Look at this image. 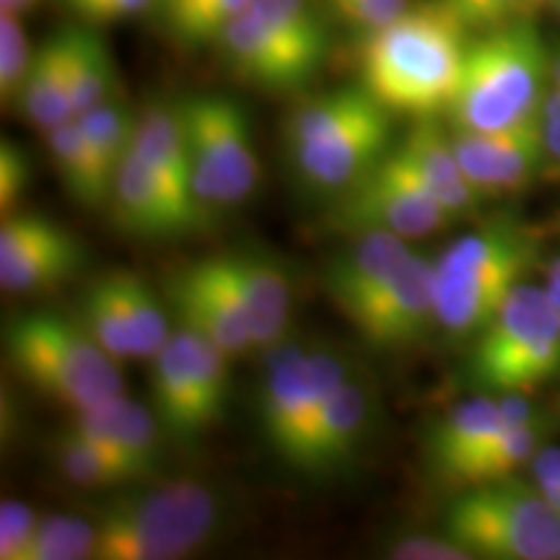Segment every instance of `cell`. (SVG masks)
Returning <instances> with one entry per match:
<instances>
[{
    "mask_svg": "<svg viewBox=\"0 0 560 560\" xmlns=\"http://www.w3.org/2000/svg\"><path fill=\"white\" fill-rule=\"evenodd\" d=\"M219 501L200 482L179 480L109 503L94 522V558L179 560L213 535Z\"/></svg>",
    "mask_w": 560,
    "mask_h": 560,
    "instance_id": "5b68a950",
    "label": "cell"
},
{
    "mask_svg": "<svg viewBox=\"0 0 560 560\" xmlns=\"http://www.w3.org/2000/svg\"><path fill=\"white\" fill-rule=\"evenodd\" d=\"M467 34H482L501 26L535 21L542 11L556 9V0H439Z\"/></svg>",
    "mask_w": 560,
    "mask_h": 560,
    "instance_id": "8d00e7d4",
    "label": "cell"
},
{
    "mask_svg": "<svg viewBox=\"0 0 560 560\" xmlns=\"http://www.w3.org/2000/svg\"><path fill=\"white\" fill-rule=\"evenodd\" d=\"M30 177L32 166L24 149L9 138L0 140V210L3 215L13 213L19 198L30 185Z\"/></svg>",
    "mask_w": 560,
    "mask_h": 560,
    "instance_id": "ab89813d",
    "label": "cell"
},
{
    "mask_svg": "<svg viewBox=\"0 0 560 560\" xmlns=\"http://www.w3.org/2000/svg\"><path fill=\"white\" fill-rule=\"evenodd\" d=\"M151 402L161 429L179 441L198 439L213 425L200 400L185 348L174 332L151 359Z\"/></svg>",
    "mask_w": 560,
    "mask_h": 560,
    "instance_id": "7402d4cb",
    "label": "cell"
},
{
    "mask_svg": "<svg viewBox=\"0 0 560 560\" xmlns=\"http://www.w3.org/2000/svg\"><path fill=\"white\" fill-rule=\"evenodd\" d=\"M346 382V366L330 353H304L299 346H272L260 416L265 439L280 459L293 467L299 465L314 420Z\"/></svg>",
    "mask_w": 560,
    "mask_h": 560,
    "instance_id": "9c48e42d",
    "label": "cell"
},
{
    "mask_svg": "<svg viewBox=\"0 0 560 560\" xmlns=\"http://www.w3.org/2000/svg\"><path fill=\"white\" fill-rule=\"evenodd\" d=\"M389 558L395 560H470L472 552L457 545L452 537H408L389 548Z\"/></svg>",
    "mask_w": 560,
    "mask_h": 560,
    "instance_id": "60d3db41",
    "label": "cell"
},
{
    "mask_svg": "<svg viewBox=\"0 0 560 560\" xmlns=\"http://www.w3.org/2000/svg\"><path fill=\"white\" fill-rule=\"evenodd\" d=\"M79 319L100 340V346L109 355H115L117 361L138 355L136 332H132L128 312H125V304L112 272H104L102 278H96L89 285V291L83 293Z\"/></svg>",
    "mask_w": 560,
    "mask_h": 560,
    "instance_id": "f546056e",
    "label": "cell"
},
{
    "mask_svg": "<svg viewBox=\"0 0 560 560\" xmlns=\"http://www.w3.org/2000/svg\"><path fill=\"white\" fill-rule=\"evenodd\" d=\"M81 125L83 136L96 153L107 161L115 172H120L122 161L130 156L132 145H136V136L140 128V115H136L130 107H125L122 102L112 100L100 107L83 112L75 117Z\"/></svg>",
    "mask_w": 560,
    "mask_h": 560,
    "instance_id": "836d02e7",
    "label": "cell"
},
{
    "mask_svg": "<svg viewBox=\"0 0 560 560\" xmlns=\"http://www.w3.org/2000/svg\"><path fill=\"white\" fill-rule=\"evenodd\" d=\"M552 55L535 21L472 34L454 89V130H501L537 115Z\"/></svg>",
    "mask_w": 560,
    "mask_h": 560,
    "instance_id": "7a4b0ae2",
    "label": "cell"
},
{
    "mask_svg": "<svg viewBox=\"0 0 560 560\" xmlns=\"http://www.w3.org/2000/svg\"><path fill=\"white\" fill-rule=\"evenodd\" d=\"M39 0H0V11H13V13H24L37 5Z\"/></svg>",
    "mask_w": 560,
    "mask_h": 560,
    "instance_id": "f6af8a7d",
    "label": "cell"
},
{
    "mask_svg": "<svg viewBox=\"0 0 560 560\" xmlns=\"http://www.w3.org/2000/svg\"><path fill=\"white\" fill-rule=\"evenodd\" d=\"M170 32L185 45H206L221 34L252 0H164Z\"/></svg>",
    "mask_w": 560,
    "mask_h": 560,
    "instance_id": "d6a6232c",
    "label": "cell"
},
{
    "mask_svg": "<svg viewBox=\"0 0 560 560\" xmlns=\"http://www.w3.org/2000/svg\"><path fill=\"white\" fill-rule=\"evenodd\" d=\"M446 537L493 560H560V514L537 486L495 480L470 486L452 501Z\"/></svg>",
    "mask_w": 560,
    "mask_h": 560,
    "instance_id": "8992f818",
    "label": "cell"
},
{
    "mask_svg": "<svg viewBox=\"0 0 560 560\" xmlns=\"http://www.w3.org/2000/svg\"><path fill=\"white\" fill-rule=\"evenodd\" d=\"M389 112L382 107L350 128L332 132L317 143L293 149V164L310 185L319 190L342 192L389 151Z\"/></svg>",
    "mask_w": 560,
    "mask_h": 560,
    "instance_id": "2e32d148",
    "label": "cell"
},
{
    "mask_svg": "<svg viewBox=\"0 0 560 560\" xmlns=\"http://www.w3.org/2000/svg\"><path fill=\"white\" fill-rule=\"evenodd\" d=\"M68 5L91 24H107V21L136 16L149 9L151 0H68Z\"/></svg>",
    "mask_w": 560,
    "mask_h": 560,
    "instance_id": "b9f144b4",
    "label": "cell"
},
{
    "mask_svg": "<svg viewBox=\"0 0 560 560\" xmlns=\"http://www.w3.org/2000/svg\"><path fill=\"white\" fill-rule=\"evenodd\" d=\"M452 143L467 179L482 198L524 190L548 161L540 112L501 130H454Z\"/></svg>",
    "mask_w": 560,
    "mask_h": 560,
    "instance_id": "7c38bea8",
    "label": "cell"
},
{
    "mask_svg": "<svg viewBox=\"0 0 560 560\" xmlns=\"http://www.w3.org/2000/svg\"><path fill=\"white\" fill-rule=\"evenodd\" d=\"M542 136H545V151H548V161L560 170V91L550 89L545 94L542 107Z\"/></svg>",
    "mask_w": 560,
    "mask_h": 560,
    "instance_id": "7bdbcfd3",
    "label": "cell"
},
{
    "mask_svg": "<svg viewBox=\"0 0 560 560\" xmlns=\"http://www.w3.org/2000/svg\"><path fill=\"white\" fill-rule=\"evenodd\" d=\"M412 255L416 252L402 236L387 234V231H366V234H359L353 247L332 260L325 276V289L335 306L348 319H353L361 306L412 260Z\"/></svg>",
    "mask_w": 560,
    "mask_h": 560,
    "instance_id": "ac0fdd59",
    "label": "cell"
},
{
    "mask_svg": "<svg viewBox=\"0 0 560 560\" xmlns=\"http://www.w3.org/2000/svg\"><path fill=\"white\" fill-rule=\"evenodd\" d=\"M540 255V236L520 221H493L459 236L433 262L436 319L454 338L480 335L524 285Z\"/></svg>",
    "mask_w": 560,
    "mask_h": 560,
    "instance_id": "3957f363",
    "label": "cell"
},
{
    "mask_svg": "<svg viewBox=\"0 0 560 560\" xmlns=\"http://www.w3.org/2000/svg\"><path fill=\"white\" fill-rule=\"evenodd\" d=\"M96 527L79 516L39 520L24 560H83L94 558Z\"/></svg>",
    "mask_w": 560,
    "mask_h": 560,
    "instance_id": "d590c367",
    "label": "cell"
},
{
    "mask_svg": "<svg viewBox=\"0 0 560 560\" xmlns=\"http://www.w3.org/2000/svg\"><path fill=\"white\" fill-rule=\"evenodd\" d=\"M560 371V317L548 291L524 283L478 335L472 376L490 395H529Z\"/></svg>",
    "mask_w": 560,
    "mask_h": 560,
    "instance_id": "52a82bcc",
    "label": "cell"
},
{
    "mask_svg": "<svg viewBox=\"0 0 560 560\" xmlns=\"http://www.w3.org/2000/svg\"><path fill=\"white\" fill-rule=\"evenodd\" d=\"M112 276H115L130 327L136 332L138 359L151 361L172 338L170 325H166L170 319H166L164 310H161L156 293L151 291V285L143 278L128 270H112Z\"/></svg>",
    "mask_w": 560,
    "mask_h": 560,
    "instance_id": "1f68e13d",
    "label": "cell"
},
{
    "mask_svg": "<svg viewBox=\"0 0 560 560\" xmlns=\"http://www.w3.org/2000/svg\"><path fill=\"white\" fill-rule=\"evenodd\" d=\"M32 58L34 52L19 13L0 11V96H3V104L19 102Z\"/></svg>",
    "mask_w": 560,
    "mask_h": 560,
    "instance_id": "74e56055",
    "label": "cell"
},
{
    "mask_svg": "<svg viewBox=\"0 0 560 560\" xmlns=\"http://www.w3.org/2000/svg\"><path fill=\"white\" fill-rule=\"evenodd\" d=\"M376 109H382V104L363 86H342L314 96L289 117V125H285L289 149L317 143L332 132L350 128Z\"/></svg>",
    "mask_w": 560,
    "mask_h": 560,
    "instance_id": "f1b7e54d",
    "label": "cell"
},
{
    "mask_svg": "<svg viewBox=\"0 0 560 560\" xmlns=\"http://www.w3.org/2000/svg\"><path fill=\"white\" fill-rule=\"evenodd\" d=\"M45 138L55 170H58L70 198L86 208H100L115 195L117 172L89 143L75 117L47 130Z\"/></svg>",
    "mask_w": 560,
    "mask_h": 560,
    "instance_id": "484cf974",
    "label": "cell"
},
{
    "mask_svg": "<svg viewBox=\"0 0 560 560\" xmlns=\"http://www.w3.org/2000/svg\"><path fill=\"white\" fill-rule=\"evenodd\" d=\"M58 465L68 480L83 488H117L136 480L122 462L70 429L58 441Z\"/></svg>",
    "mask_w": 560,
    "mask_h": 560,
    "instance_id": "e575fe53",
    "label": "cell"
},
{
    "mask_svg": "<svg viewBox=\"0 0 560 560\" xmlns=\"http://www.w3.org/2000/svg\"><path fill=\"white\" fill-rule=\"evenodd\" d=\"M192 161V192L202 208L240 206L257 182L249 125L226 96H195L182 104Z\"/></svg>",
    "mask_w": 560,
    "mask_h": 560,
    "instance_id": "ba28073f",
    "label": "cell"
},
{
    "mask_svg": "<svg viewBox=\"0 0 560 560\" xmlns=\"http://www.w3.org/2000/svg\"><path fill=\"white\" fill-rule=\"evenodd\" d=\"M62 60H66L73 117L115 100L117 70L115 60L100 34L91 30H62Z\"/></svg>",
    "mask_w": 560,
    "mask_h": 560,
    "instance_id": "4316f807",
    "label": "cell"
},
{
    "mask_svg": "<svg viewBox=\"0 0 560 560\" xmlns=\"http://www.w3.org/2000/svg\"><path fill=\"white\" fill-rule=\"evenodd\" d=\"M5 353L39 395L81 412L122 395L115 355L100 346L79 317L30 312L5 325Z\"/></svg>",
    "mask_w": 560,
    "mask_h": 560,
    "instance_id": "277c9868",
    "label": "cell"
},
{
    "mask_svg": "<svg viewBox=\"0 0 560 560\" xmlns=\"http://www.w3.org/2000/svg\"><path fill=\"white\" fill-rule=\"evenodd\" d=\"M532 470L540 475H552V478L560 480V446L537 452V457L532 459Z\"/></svg>",
    "mask_w": 560,
    "mask_h": 560,
    "instance_id": "ee69618b",
    "label": "cell"
},
{
    "mask_svg": "<svg viewBox=\"0 0 560 560\" xmlns=\"http://www.w3.org/2000/svg\"><path fill=\"white\" fill-rule=\"evenodd\" d=\"M429 185L436 200L450 215H462L482 200L475 185L462 170L452 136L436 120H416L412 130L395 149Z\"/></svg>",
    "mask_w": 560,
    "mask_h": 560,
    "instance_id": "603a6c76",
    "label": "cell"
},
{
    "mask_svg": "<svg viewBox=\"0 0 560 560\" xmlns=\"http://www.w3.org/2000/svg\"><path fill=\"white\" fill-rule=\"evenodd\" d=\"M249 11L317 62L330 52V32L312 0H252Z\"/></svg>",
    "mask_w": 560,
    "mask_h": 560,
    "instance_id": "4dcf8cb0",
    "label": "cell"
},
{
    "mask_svg": "<svg viewBox=\"0 0 560 560\" xmlns=\"http://www.w3.org/2000/svg\"><path fill=\"white\" fill-rule=\"evenodd\" d=\"M81 244L39 213H5L0 221V285L5 293L50 291L81 268Z\"/></svg>",
    "mask_w": 560,
    "mask_h": 560,
    "instance_id": "8fae6325",
    "label": "cell"
},
{
    "mask_svg": "<svg viewBox=\"0 0 560 560\" xmlns=\"http://www.w3.org/2000/svg\"><path fill=\"white\" fill-rule=\"evenodd\" d=\"M219 260L242 304L252 346H278L291 317V285L285 270L260 252H221Z\"/></svg>",
    "mask_w": 560,
    "mask_h": 560,
    "instance_id": "e0dca14e",
    "label": "cell"
},
{
    "mask_svg": "<svg viewBox=\"0 0 560 560\" xmlns=\"http://www.w3.org/2000/svg\"><path fill=\"white\" fill-rule=\"evenodd\" d=\"M550 89L560 91V52L552 55V66H550Z\"/></svg>",
    "mask_w": 560,
    "mask_h": 560,
    "instance_id": "bcb514c9",
    "label": "cell"
},
{
    "mask_svg": "<svg viewBox=\"0 0 560 560\" xmlns=\"http://www.w3.org/2000/svg\"><path fill=\"white\" fill-rule=\"evenodd\" d=\"M68 429L122 462L136 480L156 470L159 423L138 402L125 400V395L75 412Z\"/></svg>",
    "mask_w": 560,
    "mask_h": 560,
    "instance_id": "d6986e66",
    "label": "cell"
},
{
    "mask_svg": "<svg viewBox=\"0 0 560 560\" xmlns=\"http://www.w3.org/2000/svg\"><path fill=\"white\" fill-rule=\"evenodd\" d=\"M509 423L503 397H475L452 410L436 425L431 439L433 467L450 482H462L472 462H478L493 439Z\"/></svg>",
    "mask_w": 560,
    "mask_h": 560,
    "instance_id": "44dd1931",
    "label": "cell"
},
{
    "mask_svg": "<svg viewBox=\"0 0 560 560\" xmlns=\"http://www.w3.org/2000/svg\"><path fill=\"white\" fill-rule=\"evenodd\" d=\"M16 104L26 115V120L42 132L58 128L73 117L66 60H62L58 34L47 39L39 50H34L30 73H26Z\"/></svg>",
    "mask_w": 560,
    "mask_h": 560,
    "instance_id": "83f0119b",
    "label": "cell"
},
{
    "mask_svg": "<svg viewBox=\"0 0 560 560\" xmlns=\"http://www.w3.org/2000/svg\"><path fill=\"white\" fill-rule=\"evenodd\" d=\"M556 11L560 13V0H556Z\"/></svg>",
    "mask_w": 560,
    "mask_h": 560,
    "instance_id": "c3c4849f",
    "label": "cell"
},
{
    "mask_svg": "<svg viewBox=\"0 0 560 560\" xmlns=\"http://www.w3.org/2000/svg\"><path fill=\"white\" fill-rule=\"evenodd\" d=\"M164 291L179 325L215 342L229 359H236L255 348L242 304L231 289L219 255L174 272L166 280Z\"/></svg>",
    "mask_w": 560,
    "mask_h": 560,
    "instance_id": "5bb4252c",
    "label": "cell"
},
{
    "mask_svg": "<svg viewBox=\"0 0 560 560\" xmlns=\"http://www.w3.org/2000/svg\"><path fill=\"white\" fill-rule=\"evenodd\" d=\"M112 198H115L120 221L140 236H179L202 223V213L182 206L161 185L151 166L132 151L117 172Z\"/></svg>",
    "mask_w": 560,
    "mask_h": 560,
    "instance_id": "ffe728a7",
    "label": "cell"
},
{
    "mask_svg": "<svg viewBox=\"0 0 560 560\" xmlns=\"http://www.w3.org/2000/svg\"><path fill=\"white\" fill-rule=\"evenodd\" d=\"M132 153H138L161 185L177 198L182 206L198 210L206 215L192 192V161L190 145H187L185 120H182V107H166V104H151L140 115V128L136 136Z\"/></svg>",
    "mask_w": 560,
    "mask_h": 560,
    "instance_id": "cb8c5ba5",
    "label": "cell"
},
{
    "mask_svg": "<svg viewBox=\"0 0 560 560\" xmlns=\"http://www.w3.org/2000/svg\"><path fill=\"white\" fill-rule=\"evenodd\" d=\"M369 397L359 384L346 382L322 408L314 420L310 436L304 441L296 470L327 472L335 465H342L355 450L363 425L369 420Z\"/></svg>",
    "mask_w": 560,
    "mask_h": 560,
    "instance_id": "d4e9b609",
    "label": "cell"
},
{
    "mask_svg": "<svg viewBox=\"0 0 560 560\" xmlns=\"http://www.w3.org/2000/svg\"><path fill=\"white\" fill-rule=\"evenodd\" d=\"M219 42L231 70L262 89H299L310 83L322 68V62L280 37L249 9L231 21Z\"/></svg>",
    "mask_w": 560,
    "mask_h": 560,
    "instance_id": "9a60e30c",
    "label": "cell"
},
{
    "mask_svg": "<svg viewBox=\"0 0 560 560\" xmlns=\"http://www.w3.org/2000/svg\"><path fill=\"white\" fill-rule=\"evenodd\" d=\"M350 325L376 350H400L418 342L439 325L433 262L412 255V260L361 306Z\"/></svg>",
    "mask_w": 560,
    "mask_h": 560,
    "instance_id": "4fadbf2b",
    "label": "cell"
},
{
    "mask_svg": "<svg viewBox=\"0 0 560 560\" xmlns=\"http://www.w3.org/2000/svg\"><path fill=\"white\" fill-rule=\"evenodd\" d=\"M470 34L439 0L408 5L363 37L361 86L389 115L436 120L452 107Z\"/></svg>",
    "mask_w": 560,
    "mask_h": 560,
    "instance_id": "6da1fadb",
    "label": "cell"
},
{
    "mask_svg": "<svg viewBox=\"0 0 560 560\" xmlns=\"http://www.w3.org/2000/svg\"><path fill=\"white\" fill-rule=\"evenodd\" d=\"M450 219L429 185L395 149L342 190L335 210V221L359 234L387 231L402 240L429 236Z\"/></svg>",
    "mask_w": 560,
    "mask_h": 560,
    "instance_id": "30bf717a",
    "label": "cell"
},
{
    "mask_svg": "<svg viewBox=\"0 0 560 560\" xmlns=\"http://www.w3.org/2000/svg\"><path fill=\"white\" fill-rule=\"evenodd\" d=\"M545 291H548L552 306H556V312H558V317H560V289H556V285H545Z\"/></svg>",
    "mask_w": 560,
    "mask_h": 560,
    "instance_id": "7dc6e473",
    "label": "cell"
},
{
    "mask_svg": "<svg viewBox=\"0 0 560 560\" xmlns=\"http://www.w3.org/2000/svg\"><path fill=\"white\" fill-rule=\"evenodd\" d=\"M39 520L21 501H3L0 506V560H24Z\"/></svg>",
    "mask_w": 560,
    "mask_h": 560,
    "instance_id": "f35d334b",
    "label": "cell"
}]
</instances>
